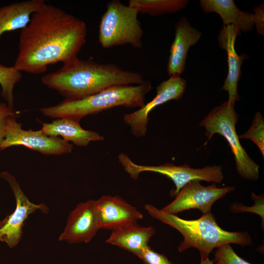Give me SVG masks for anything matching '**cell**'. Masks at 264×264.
<instances>
[{
	"mask_svg": "<svg viewBox=\"0 0 264 264\" xmlns=\"http://www.w3.org/2000/svg\"><path fill=\"white\" fill-rule=\"evenodd\" d=\"M254 21L257 32L264 36V6L263 4L254 8Z\"/></svg>",
	"mask_w": 264,
	"mask_h": 264,
	"instance_id": "obj_27",
	"label": "cell"
},
{
	"mask_svg": "<svg viewBox=\"0 0 264 264\" xmlns=\"http://www.w3.org/2000/svg\"><path fill=\"white\" fill-rule=\"evenodd\" d=\"M186 87V81L179 77H170L156 87V94L150 101L131 113L123 116V121L130 128L131 132L136 137L146 135L150 113L155 107L169 101L180 100Z\"/></svg>",
	"mask_w": 264,
	"mask_h": 264,
	"instance_id": "obj_11",
	"label": "cell"
},
{
	"mask_svg": "<svg viewBox=\"0 0 264 264\" xmlns=\"http://www.w3.org/2000/svg\"><path fill=\"white\" fill-rule=\"evenodd\" d=\"M138 257L144 264H174L165 255L154 251L149 246L145 248Z\"/></svg>",
	"mask_w": 264,
	"mask_h": 264,
	"instance_id": "obj_25",
	"label": "cell"
},
{
	"mask_svg": "<svg viewBox=\"0 0 264 264\" xmlns=\"http://www.w3.org/2000/svg\"><path fill=\"white\" fill-rule=\"evenodd\" d=\"M234 106L235 105L226 100L213 108L199 125L206 130L205 136L207 139L205 144L214 134L222 136L234 154L238 174L244 179L257 180L260 176V167L249 156L241 144L235 128L239 116Z\"/></svg>",
	"mask_w": 264,
	"mask_h": 264,
	"instance_id": "obj_6",
	"label": "cell"
},
{
	"mask_svg": "<svg viewBox=\"0 0 264 264\" xmlns=\"http://www.w3.org/2000/svg\"><path fill=\"white\" fill-rule=\"evenodd\" d=\"M16 117L11 116L7 119L0 150L22 145L46 155H60L71 152L72 144L58 137L47 135L41 130H24L22 124L17 121Z\"/></svg>",
	"mask_w": 264,
	"mask_h": 264,
	"instance_id": "obj_8",
	"label": "cell"
},
{
	"mask_svg": "<svg viewBox=\"0 0 264 264\" xmlns=\"http://www.w3.org/2000/svg\"><path fill=\"white\" fill-rule=\"evenodd\" d=\"M155 230L152 226L144 227L137 222L121 226L112 230L106 242L124 249L138 257L147 247Z\"/></svg>",
	"mask_w": 264,
	"mask_h": 264,
	"instance_id": "obj_16",
	"label": "cell"
},
{
	"mask_svg": "<svg viewBox=\"0 0 264 264\" xmlns=\"http://www.w3.org/2000/svg\"><path fill=\"white\" fill-rule=\"evenodd\" d=\"M99 229L96 200H88L78 204L69 213L59 240L69 243H88Z\"/></svg>",
	"mask_w": 264,
	"mask_h": 264,
	"instance_id": "obj_12",
	"label": "cell"
},
{
	"mask_svg": "<svg viewBox=\"0 0 264 264\" xmlns=\"http://www.w3.org/2000/svg\"><path fill=\"white\" fill-rule=\"evenodd\" d=\"M22 72L15 69L13 66H6L0 64V85L1 95L7 104L13 108L14 88L22 79Z\"/></svg>",
	"mask_w": 264,
	"mask_h": 264,
	"instance_id": "obj_21",
	"label": "cell"
},
{
	"mask_svg": "<svg viewBox=\"0 0 264 264\" xmlns=\"http://www.w3.org/2000/svg\"><path fill=\"white\" fill-rule=\"evenodd\" d=\"M188 2L187 0H129L128 5L136 8L139 13L155 16L176 13Z\"/></svg>",
	"mask_w": 264,
	"mask_h": 264,
	"instance_id": "obj_20",
	"label": "cell"
},
{
	"mask_svg": "<svg viewBox=\"0 0 264 264\" xmlns=\"http://www.w3.org/2000/svg\"><path fill=\"white\" fill-rule=\"evenodd\" d=\"M199 3L205 13L218 14L224 26L233 25L244 32L251 31L254 26L253 13L240 10L233 0H200Z\"/></svg>",
	"mask_w": 264,
	"mask_h": 264,
	"instance_id": "obj_18",
	"label": "cell"
},
{
	"mask_svg": "<svg viewBox=\"0 0 264 264\" xmlns=\"http://www.w3.org/2000/svg\"><path fill=\"white\" fill-rule=\"evenodd\" d=\"M136 8L118 0L109 1L99 25L98 41L101 46L109 49L128 44L141 48L144 32Z\"/></svg>",
	"mask_w": 264,
	"mask_h": 264,
	"instance_id": "obj_5",
	"label": "cell"
},
{
	"mask_svg": "<svg viewBox=\"0 0 264 264\" xmlns=\"http://www.w3.org/2000/svg\"><path fill=\"white\" fill-rule=\"evenodd\" d=\"M200 264H218L213 262V261L210 260L209 258H208L205 260H201Z\"/></svg>",
	"mask_w": 264,
	"mask_h": 264,
	"instance_id": "obj_28",
	"label": "cell"
},
{
	"mask_svg": "<svg viewBox=\"0 0 264 264\" xmlns=\"http://www.w3.org/2000/svg\"><path fill=\"white\" fill-rule=\"evenodd\" d=\"M85 22L45 2L20 33L14 68L38 74L47 66L75 58L86 43Z\"/></svg>",
	"mask_w": 264,
	"mask_h": 264,
	"instance_id": "obj_1",
	"label": "cell"
},
{
	"mask_svg": "<svg viewBox=\"0 0 264 264\" xmlns=\"http://www.w3.org/2000/svg\"><path fill=\"white\" fill-rule=\"evenodd\" d=\"M139 73L124 70L112 63L100 64L75 58L57 70L45 74L42 84L57 91L66 100H78L119 85L144 82Z\"/></svg>",
	"mask_w": 264,
	"mask_h": 264,
	"instance_id": "obj_2",
	"label": "cell"
},
{
	"mask_svg": "<svg viewBox=\"0 0 264 264\" xmlns=\"http://www.w3.org/2000/svg\"><path fill=\"white\" fill-rule=\"evenodd\" d=\"M152 88L148 80L136 86H114L81 99H65L56 105L42 108L40 111L47 117L67 118L80 122L88 115L116 107L140 108L145 104L146 94Z\"/></svg>",
	"mask_w": 264,
	"mask_h": 264,
	"instance_id": "obj_4",
	"label": "cell"
},
{
	"mask_svg": "<svg viewBox=\"0 0 264 264\" xmlns=\"http://www.w3.org/2000/svg\"><path fill=\"white\" fill-rule=\"evenodd\" d=\"M14 116H17V112L13 108L7 104L0 102V144L4 136L7 119Z\"/></svg>",
	"mask_w": 264,
	"mask_h": 264,
	"instance_id": "obj_26",
	"label": "cell"
},
{
	"mask_svg": "<svg viewBox=\"0 0 264 264\" xmlns=\"http://www.w3.org/2000/svg\"><path fill=\"white\" fill-rule=\"evenodd\" d=\"M118 158L124 170L133 179H137L139 174L145 172L158 173L170 178L176 187L170 192L172 197H175L184 186L193 180L220 183L224 178L220 165L208 166L202 168H193L187 165L176 166L171 163L158 166L143 165L134 163L125 154H121Z\"/></svg>",
	"mask_w": 264,
	"mask_h": 264,
	"instance_id": "obj_7",
	"label": "cell"
},
{
	"mask_svg": "<svg viewBox=\"0 0 264 264\" xmlns=\"http://www.w3.org/2000/svg\"><path fill=\"white\" fill-rule=\"evenodd\" d=\"M240 34V30L235 25H223L218 36L219 45L226 51L227 56L228 73L221 89L228 92L227 101L234 105L240 99L237 86L241 73V66L248 57L245 53L239 55L236 51L235 41Z\"/></svg>",
	"mask_w": 264,
	"mask_h": 264,
	"instance_id": "obj_14",
	"label": "cell"
},
{
	"mask_svg": "<svg viewBox=\"0 0 264 264\" xmlns=\"http://www.w3.org/2000/svg\"><path fill=\"white\" fill-rule=\"evenodd\" d=\"M144 208L154 219L167 224L179 231L183 241L178 247L182 252L190 248L199 252L201 260L209 258L214 248L225 244H237L242 246L252 243L250 234L246 231L229 232L222 229L217 223L212 212L202 214L197 220H187L147 204Z\"/></svg>",
	"mask_w": 264,
	"mask_h": 264,
	"instance_id": "obj_3",
	"label": "cell"
},
{
	"mask_svg": "<svg viewBox=\"0 0 264 264\" xmlns=\"http://www.w3.org/2000/svg\"><path fill=\"white\" fill-rule=\"evenodd\" d=\"M41 130L46 135L58 137L75 145L86 147L91 141L104 140V137L98 132L83 129L80 122L67 118H57L51 123H42Z\"/></svg>",
	"mask_w": 264,
	"mask_h": 264,
	"instance_id": "obj_17",
	"label": "cell"
},
{
	"mask_svg": "<svg viewBox=\"0 0 264 264\" xmlns=\"http://www.w3.org/2000/svg\"><path fill=\"white\" fill-rule=\"evenodd\" d=\"M213 262L218 264H251L239 257L230 244H225L217 248Z\"/></svg>",
	"mask_w": 264,
	"mask_h": 264,
	"instance_id": "obj_23",
	"label": "cell"
},
{
	"mask_svg": "<svg viewBox=\"0 0 264 264\" xmlns=\"http://www.w3.org/2000/svg\"><path fill=\"white\" fill-rule=\"evenodd\" d=\"M0 176L8 183L16 200L14 211L0 221V241L12 248L21 241L23 224L28 217L37 210L47 213L48 209L44 203L37 204L31 202L15 177L10 174L3 172Z\"/></svg>",
	"mask_w": 264,
	"mask_h": 264,
	"instance_id": "obj_9",
	"label": "cell"
},
{
	"mask_svg": "<svg viewBox=\"0 0 264 264\" xmlns=\"http://www.w3.org/2000/svg\"><path fill=\"white\" fill-rule=\"evenodd\" d=\"M100 229L113 230L143 218L137 208L121 197L104 195L96 200Z\"/></svg>",
	"mask_w": 264,
	"mask_h": 264,
	"instance_id": "obj_13",
	"label": "cell"
},
{
	"mask_svg": "<svg viewBox=\"0 0 264 264\" xmlns=\"http://www.w3.org/2000/svg\"><path fill=\"white\" fill-rule=\"evenodd\" d=\"M201 35V32L191 26L185 17L176 23L167 64L170 77H179L183 72L188 50L199 41Z\"/></svg>",
	"mask_w": 264,
	"mask_h": 264,
	"instance_id": "obj_15",
	"label": "cell"
},
{
	"mask_svg": "<svg viewBox=\"0 0 264 264\" xmlns=\"http://www.w3.org/2000/svg\"><path fill=\"white\" fill-rule=\"evenodd\" d=\"M239 138L252 140L264 156V120L260 112L255 113L249 129Z\"/></svg>",
	"mask_w": 264,
	"mask_h": 264,
	"instance_id": "obj_22",
	"label": "cell"
},
{
	"mask_svg": "<svg viewBox=\"0 0 264 264\" xmlns=\"http://www.w3.org/2000/svg\"><path fill=\"white\" fill-rule=\"evenodd\" d=\"M251 197L255 202V205L249 208L242 204L234 202L230 206V210L234 213L250 212L255 213L259 215L262 219V224L264 227V196H257L253 193L251 194Z\"/></svg>",
	"mask_w": 264,
	"mask_h": 264,
	"instance_id": "obj_24",
	"label": "cell"
},
{
	"mask_svg": "<svg viewBox=\"0 0 264 264\" xmlns=\"http://www.w3.org/2000/svg\"><path fill=\"white\" fill-rule=\"evenodd\" d=\"M234 186L218 187L216 183L209 186L201 185L199 180L188 182L176 195L175 198L161 209L167 213L176 214L182 211L197 209L202 214L211 212L215 201L234 191Z\"/></svg>",
	"mask_w": 264,
	"mask_h": 264,
	"instance_id": "obj_10",
	"label": "cell"
},
{
	"mask_svg": "<svg viewBox=\"0 0 264 264\" xmlns=\"http://www.w3.org/2000/svg\"><path fill=\"white\" fill-rule=\"evenodd\" d=\"M44 2V0H27L0 7V38L4 32L26 27L32 14Z\"/></svg>",
	"mask_w": 264,
	"mask_h": 264,
	"instance_id": "obj_19",
	"label": "cell"
}]
</instances>
